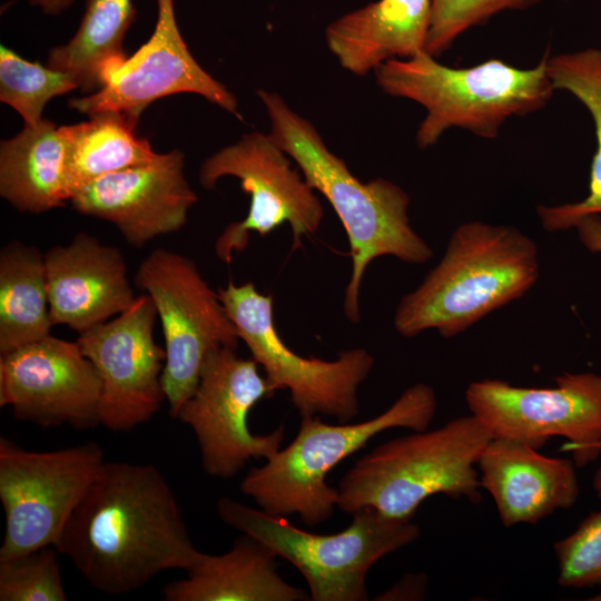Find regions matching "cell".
Instances as JSON below:
<instances>
[{
	"label": "cell",
	"instance_id": "44dd1931",
	"mask_svg": "<svg viewBox=\"0 0 601 601\" xmlns=\"http://www.w3.org/2000/svg\"><path fill=\"white\" fill-rule=\"evenodd\" d=\"M267 545L244 534L223 554L204 553L184 579L164 585L165 601H303L309 593L277 572Z\"/></svg>",
	"mask_w": 601,
	"mask_h": 601
},
{
	"label": "cell",
	"instance_id": "8fae6325",
	"mask_svg": "<svg viewBox=\"0 0 601 601\" xmlns=\"http://www.w3.org/2000/svg\"><path fill=\"white\" fill-rule=\"evenodd\" d=\"M465 401L491 439L539 450L551 437L562 436L580 467L601 454V374L563 373L554 387L541 388L487 378L472 382Z\"/></svg>",
	"mask_w": 601,
	"mask_h": 601
},
{
	"label": "cell",
	"instance_id": "ac0fdd59",
	"mask_svg": "<svg viewBox=\"0 0 601 601\" xmlns=\"http://www.w3.org/2000/svg\"><path fill=\"white\" fill-rule=\"evenodd\" d=\"M52 325L82 334L128 309L136 297L122 253L78 233L45 253Z\"/></svg>",
	"mask_w": 601,
	"mask_h": 601
},
{
	"label": "cell",
	"instance_id": "83f0119b",
	"mask_svg": "<svg viewBox=\"0 0 601 601\" xmlns=\"http://www.w3.org/2000/svg\"><path fill=\"white\" fill-rule=\"evenodd\" d=\"M58 554L48 545L0 559V601H66Z\"/></svg>",
	"mask_w": 601,
	"mask_h": 601
},
{
	"label": "cell",
	"instance_id": "cb8c5ba5",
	"mask_svg": "<svg viewBox=\"0 0 601 601\" xmlns=\"http://www.w3.org/2000/svg\"><path fill=\"white\" fill-rule=\"evenodd\" d=\"M45 254L12 240L0 252V355L51 335Z\"/></svg>",
	"mask_w": 601,
	"mask_h": 601
},
{
	"label": "cell",
	"instance_id": "484cf974",
	"mask_svg": "<svg viewBox=\"0 0 601 601\" xmlns=\"http://www.w3.org/2000/svg\"><path fill=\"white\" fill-rule=\"evenodd\" d=\"M546 72L555 90L569 91L588 109L597 141L588 196L577 203L538 207L543 228L554 233L574 227L587 216L601 214V48L549 56Z\"/></svg>",
	"mask_w": 601,
	"mask_h": 601
},
{
	"label": "cell",
	"instance_id": "603a6c76",
	"mask_svg": "<svg viewBox=\"0 0 601 601\" xmlns=\"http://www.w3.org/2000/svg\"><path fill=\"white\" fill-rule=\"evenodd\" d=\"M139 119L122 111H100L83 122L60 126L67 146L66 180L69 201L83 186L105 175L151 164L148 139L136 132Z\"/></svg>",
	"mask_w": 601,
	"mask_h": 601
},
{
	"label": "cell",
	"instance_id": "1f68e13d",
	"mask_svg": "<svg viewBox=\"0 0 601 601\" xmlns=\"http://www.w3.org/2000/svg\"><path fill=\"white\" fill-rule=\"evenodd\" d=\"M580 242L592 253H601V216L590 215L574 226Z\"/></svg>",
	"mask_w": 601,
	"mask_h": 601
},
{
	"label": "cell",
	"instance_id": "277c9868",
	"mask_svg": "<svg viewBox=\"0 0 601 601\" xmlns=\"http://www.w3.org/2000/svg\"><path fill=\"white\" fill-rule=\"evenodd\" d=\"M548 57L545 52L529 69L500 59L452 68L422 51L408 59L387 60L374 72L385 93L424 107L426 115L415 140L426 149L453 127L493 139L509 118L543 108L555 91L546 72Z\"/></svg>",
	"mask_w": 601,
	"mask_h": 601
},
{
	"label": "cell",
	"instance_id": "7a4b0ae2",
	"mask_svg": "<svg viewBox=\"0 0 601 601\" xmlns=\"http://www.w3.org/2000/svg\"><path fill=\"white\" fill-rule=\"evenodd\" d=\"M256 93L269 118L270 138L295 161L307 184L326 197L346 231L352 273L343 307L346 317L357 323L362 280L375 258L394 256L420 265L433 255L411 226L410 196L384 178L362 183L328 149L313 124L295 112L282 96L264 89Z\"/></svg>",
	"mask_w": 601,
	"mask_h": 601
},
{
	"label": "cell",
	"instance_id": "e575fe53",
	"mask_svg": "<svg viewBox=\"0 0 601 601\" xmlns=\"http://www.w3.org/2000/svg\"><path fill=\"white\" fill-rule=\"evenodd\" d=\"M590 600H593V601H601V592H599L598 594L593 595L592 598H590Z\"/></svg>",
	"mask_w": 601,
	"mask_h": 601
},
{
	"label": "cell",
	"instance_id": "5b68a950",
	"mask_svg": "<svg viewBox=\"0 0 601 601\" xmlns=\"http://www.w3.org/2000/svg\"><path fill=\"white\" fill-rule=\"evenodd\" d=\"M491 437L472 415L390 440L359 457L341 479L337 508L363 509L412 520L435 494L477 504L482 493L477 461Z\"/></svg>",
	"mask_w": 601,
	"mask_h": 601
},
{
	"label": "cell",
	"instance_id": "7402d4cb",
	"mask_svg": "<svg viewBox=\"0 0 601 601\" xmlns=\"http://www.w3.org/2000/svg\"><path fill=\"white\" fill-rule=\"evenodd\" d=\"M67 146L60 126L43 119L0 142V196L20 213L41 214L69 201Z\"/></svg>",
	"mask_w": 601,
	"mask_h": 601
},
{
	"label": "cell",
	"instance_id": "52a82bcc",
	"mask_svg": "<svg viewBox=\"0 0 601 601\" xmlns=\"http://www.w3.org/2000/svg\"><path fill=\"white\" fill-rule=\"evenodd\" d=\"M216 508L224 523L293 564L305 579L313 601L367 600L371 566L420 536L412 520L388 518L373 509L353 513L352 522L341 532L316 534L230 497L219 499Z\"/></svg>",
	"mask_w": 601,
	"mask_h": 601
},
{
	"label": "cell",
	"instance_id": "e0dca14e",
	"mask_svg": "<svg viewBox=\"0 0 601 601\" xmlns=\"http://www.w3.org/2000/svg\"><path fill=\"white\" fill-rule=\"evenodd\" d=\"M197 200L185 176V155L174 149L151 164L92 180L69 203L82 215L114 224L127 244L142 248L180 230Z\"/></svg>",
	"mask_w": 601,
	"mask_h": 601
},
{
	"label": "cell",
	"instance_id": "d6986e66",
	"mask_svg": "<svg viewBox=\"0 0 601 601\" xmlns=\"http://www.w3.org/2000/svg\"><path fill=\"white\" fill-rule=\"evenodd\" d=\"M575 466L508 439H491L477 461L481 489L492 496L505 528L536 524L572 508L580 494Z\"/></svg>",
	"mask_w": 601,
	"mask_h": 601
},
{
	"label": "cell",
	"instance_id": "9a60e30c",
	"mask_svg": "<svg viewBox=\"0 0 601 601\" xmlns=\"http://www.w3.org/2000/svg\"><path fill=\"white\" fill-rule=\"evenodd\" d=\"M101 382L77 341L49 335L0 355V406L42 428L100 425Z\"/></svg>",
	"mask_w": 601,
	"mask_h": 601
},
{
	"label": "cell",
	"instance_id": "3957f363",
	"mask_svg": "<svg viewBox=\"0 0 601 601\" xmlns=\"http://www.w3.org/2000/svg\"><path fill=\"white\" fill-rule=\"evenodd\" d=\"M539 273L536 244L518 228L463 223L452 233L439 264L400 300L394 327L404 337L427 329L454 337L525 295Z\"/></svg>",
	"mask_w": 601,
	"mask_h": 601
},
{
	"label": "cell",
	"instance_id": "4dcf8cb0",
	"mask_svg": "<svg viewBox=\"0 0 601 601\" xmlns=\"http://www.w3.org/2000/svg\"><path fill=\"white\" fill-rule=\"evenodd\" d=\"M427 578L423 574L407 575L377 600H420L425 595Z\"/></svg>",
	"mask_w": 601,
	"mask_h": 601
},
{
	"label": "cell",
	"instance_id": "d6a6232c",
	"mask_svg": "<svg viewBox=\"0 0 601 601\" xmlns=\"http://www.w3.org/2000/svg\"><path fill=\"white\" fill-rule=\"evenodd\" d=\"M32 7L41 9L49 16H58L69 9L75 0H27Z\"/></svg>",
	"mask_w": 601,
	"mask_h": 601
},
{
	"label": "cell",
	"instance_id": "d4e9b609",
	"mask_svg": "<svg viewBox=\"0 0 601 601\" xmlns=\"http://www.w3.org/2000/svg\"><path fill=\"white\" fill-rule=\"evenodd\" d=\"M136 14L132 0H85L76 33L49 51L47 66L72 76L85 95L96 92L104 70L127 58L122 43Z\"/></svg>",
	"mask_w": 601,
	"mask_h": 601
},
{
	"label": "cell",
	"instance_id": "836d02e7",
	"mask_svg": "<svg viewBox=\"0 0 601 601\" xmlns=\"http://www.w3.org/2000/svg\"><path fill=\"white\" fill-rule=\"evenodd\" d=\"M592 486H593L594 492L598 494V496L601 497V465L594 472V475L592 479Z\"/></svg>",
	"mask_w": 601,
	"mask_h": 601
},
{
	"label": "cell",
	"instance_id": "9c48e42d",
	"mask_svg": "<svg viewBox=\"0 0 601 601\" xmlns=\"http://www.w3.org/2000/svg\"><path fill=\"white\" fill-rule=\"evenodd\" d=\"M134 283L150 296L161 324V383L169 415L176 418L198 384L208 352L218 346L237 349L240 338L217 292L187 256L156 248L138 265Z\"/></svg>",
	"mask_w": 601,
	"mask_h": 601
},
{
	"label": "cell",
	"instance_id": "ffe728a7",
	"mask_svg": "<svg viewBox=\"0 0 601 601\" xmlns=\"http://www.w3.org/2000/svg\"><path fill=\"white\" fill-rule=\"evenodd\" d=\"M432 0H377L345 13L325 30L329 51L347 71L365 76L391 59L425 51Z\"/></svg>",
	"mask_w": 601,
	"mask_h": 601
},
{
	"label": "cell",
	"instance_id": "4316f807",
	"mask_svg": "<svg viewBox=\"0 0 601 601\" xmlns=\"http://www.w3.org/2000/svg\"><path fill=\"white\" fill-rule=\"evenodd\" d=\"M78 88L69 73L30 62L13 50L0 47V100L13 108L27 126L43 120L46 104Z\"/></svg>",
	"mask_w": 601,
	"mask_h": 601
},
{
	"label": "cell",
	"instance_id": "ba28073f",
	"mask_svg": "<svg viewBox=\"0 0 601 601\" xmlns=\"http://www.w3.org/2000/svg\"><path fill=\"white\" fill-rule=\"evenodd\" d=\"M217 294L252 358L277 391L289 392L302 417L326 415L346 423L358 415L357 391L374 366L370 352L352 348L333 361L304 357L277 333L270 294L260 293L252 282L231 280Z\"/></svg>",
	"mask_w": 601,
	"mask_h": 601
},
{
	"label": "cell",
	"instance_id": "4fadbf2b",
	"mask_svg": "<svg viewBox=\"0 0 601 601\" xmlns=\"http://www.w3.org/2000/svg\"><path fill=\"white\" fill-rule=\"evenodd\" d=\"M253 358L235 348L218 346L206 355L198 384L177 417L188 425L198 443L206 474L230 479L250 459H268L280 447L285 427L254 434L248 426L250 410L277 391L259 373Z\"/></svg>",
	"mask_w": 601,
	"mask_h": 601
},
{
	"label": "cell",
	"instance_id": "f1b7e54d",
	"mask_svg": "<svg viewBox=\"0 0 601 601\" xmlns=\"http://www.w3.org/2000/svg\"><path fill=\"white\" fill-rule=\"evenodd\" d=\"M542 0H432L425 51L439 57L467 29L504 10H525Z\"/></svg>",
	"mask_w": 601,
	"mask_h": 601
},
{
	"label": "cell",
	"instance_id": "30bf717a",
	"mask_svg": "<svg viewBox=\"0 0 601 601\" xmlns=\"http://www.w3.org/2000/svg\"><path fill=\"white\" fill-rule=\"evenodd\" d=\"M105 454L96 442L56 451H29L0 437V501L4 534L0 559L57 546Z\"/></svg>",
	"mask_w": 601,
	"mask_h": 601
},
{
	"label": "cell",
	"instance_id": "5bb4252c",
	"mask_svg": "<svg viewBox=\"0 0 601 601\" xmlns=\"http://www.w3.org/2000/svg\"><path fill=\"white\" fill-rule=\"evenodd\" d=\"M157 317L152 299L142 293L124 313L77 338L99 375L100 425L110 431L128 432L146 423L166 401V352L154 338Z\"/></svg>",
	"mask_w": 601,
	"mask_h": 601
},
{
	"label": "cell",
	"instance_id": "6da1fadb",
	"mask_svg": "<svg viewBox=\"0 0 601 601\" xmlns=\"http://www.w3.org/2000/svg\"><path fill=\"white\" fill-rule=\"evenodd\" d=\"M89 584L125 594L168 570L188 571L204 555L177 499L152 464L106 461L56 546Z\"/></svg>",
	"mask_w": 601,
	"mask_h": 601
},
{
	"label": "cell",
	"instance_id": "f546056e",
	"mask_svg": "<svg viewBox=\"0 0 601 601\" xmlns=\"http://www.w3.org/2000/svg\"><path fill=\"white\" fill-rule=\"evenodd\" d=\"M558 583L582 589L601 585V509L587 515L578 528L554 543Z\"/></svg>",
	"mask_w": 601,
	"mask_h": 601
},
{
	"label": "cell",
	"instance_id": "7c38bea8",
	"mask_svg": "<svg viewBox=\"0 0 601 601\" xmlns=\"http://www.w3.org/2000/svg\"><path fill=\"white\" fill-rule=\"evenodd\" d=\"M233 176L250 196L247 216L226 226L215 243L216 256L229 264L234 253L246 249L250 233L266 236L283 224L293 233V247L321 227L324 208L302 174L269 134L253 131L206 158L199 167L198 180L205 189Z\"/></svg>",
	"mask_w": 601,
	"mask_h": 601
},
{
	"label": "cell",
	"instance_id": "8992f818",
	"mask_svg": "<svg viewBox=\"0 0 601 601\" xmlns=\"http://www.w3.org/2000/svg\"><path fill=\"white\" fill-rule=\"evenodd\" d=\"M436 408L435 391L416 383L383 413L363 422L329 424L318 415L303 416L293 441L264 465L252 467L240 491L267 513L298 514L306 525H318L337 508L338 491L326 482L336 465L386 430H427Z\"/></svg>",
	"mask_w": 601,
	"mask_h": 601
},
{
	"label": "cell",
	"instance_id": "2e32d148",
	"mask_svg": "<svg viewBox=\"0 0 601 601\" xmlns=\"http://www.w3.org/2000/svg\"><path fill=\"white\" fill-rule=\"evenodd\" d=\"M196 93L240 118L236 97L208 73L185 43L174 0H157L152 36L135 55L106 68L96 92L69 100L80 114L122 111L139 119L155 100L176 93Z\"/></svg>",
	"mask_w": 601,
	"mask_h": 601
}]
</instances>
